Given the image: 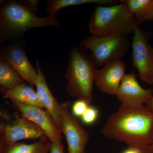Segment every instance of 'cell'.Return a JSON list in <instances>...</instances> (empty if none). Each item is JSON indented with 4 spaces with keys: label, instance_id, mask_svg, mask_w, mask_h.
I'll return each mask as SVG.
<instances>
[{
    "label": "cell",
    "instance_id": "cell-1",
    "mask_svg": "<svg viewBox=\"0 0 153 153\" xmlns=\"http://www.w3.org/2000/svg\"><path fill=\"white\" fill-rule=\"evenodd\" d=\"M153 113L143 106L131 108L121 104L107 119L100 130L105 137L125 143L128 148L146 153L152 143Z\"/></svg>",
    "mask_w": 153,
    "mask_h": 153
},
{
    "label": "cell",
    "instance_id": "cell-14",
    "mask_svg": "<svg viewBox=\"0 0 153 153\" xmlns=\"http://www.w3.org/2000/svg\"><path fill=\"white\" fill-rule=\"evenodd\" d=\"M52 142L46 135L31 144L17 142L0 147V153H49Z\"/></svg>",
    "mask_w": 153,
    "mask_h": 153
},
{
    "label": "cell",
    "instance_id": "cell-4",
    "mask_svg": "<svg viewBox=\"0 0 153 153\" xmlns=\"http://www.w3.org/2000/svg\"><path fill=\"white\" fill-rule=\"evenodd\" d=\"M138 23L125 3L98 6L89 20V32L97 36L125 35L134 33Z\"/></svg>",
    "mask_w": 153,
    "mask_h": 153
},
{
    "label": "cell",
    "instance_id": "cell-21",
    "mask_svg": "<svg viewBox=\"0 0 153 153\" xmlns=\"http://www.w3.org/2000/svg\"><path fill=\"white\" fill-rule=\"evenodd\" d=\"M21 3L27 7L35 13H37V9L39 1H19Z\"/></svg>",
    "mask_w": 153,
    "mask_h": 153
},
{
    "label": "cell",
    "instance_id": "cell-20",
    "mask_svg": "<svg viewBox=\"0 0 153 153\" xmlns=\"http://www.w3.org/2000/svg\"><path fill=\"white\" fill-rule=\"evenodd\" d=\"M98 116V111L94 107L90 105L84 114L81 117L83 123L87 125H91L96 121Z\"/></svg>",
    "mask_w": 153,
    "mask_h": 153
},
{
    "label": "cell",
    "instance_id": "cell-13",
    "mask_svg": "<svg viewBox=\"0 0 153 153\" xmlns=\"http://www.w3.org/2000/svg\"><path fill=\"white\" fill-rule=\"evenodd\" d=\"M38 76L35 81L37 93L44 108L49 113L56 125L60 130L61 105L52 95L46 81L45 74L41 71L38 59L36 61Z\"/></svg>",
    "mask_w": 153,
    "mask_h": 153
},
{
    "label": "cell",
    "instance_id": "cell-16",
    "mask_svg": "<svg viewBox=\"0 0 153 153\" xmlns=\"http://www.w3.org/2000/svg\"><path fill=\"white\" fill-rule=\"evenodd\" d=\"M25 80L13 68L0 57V91L4 94L22 83Z\"/></svg>",
    "mask_w": 153,
    "mask_h": 153
},
{
    "label": "cell",
    "instance_id": "cell-17",
    "mask_svg": "<svg viewBox=\"0 0 153 153\" xmlns=\"http://www.w3.org/2000/svg\"><path fill=\"white\" fill-rule=\"evenodd\" d=\"M138 23L153 20V0H123Z\"/></svg>",
    "mask_w": 153,
    "mask_h": 153
},
{
    "label": "cell",
    "instance_id": "cell-18",
    "mask_svg": "<svg viewBox=\"0 0 153 153\" xmlns=\"http://www.w3.org/2000/svg\"><path fill=\"white\" fill-rule=\"evenodd\" d=\"M117 0H49L46 10L49 15L55 14L61 9L69 6L96 4L100 6H110L118 4Z\"/></svg>",
    "mask_w": 153,
    "mask_h": 153
},
{
    "label": "cell",
    "instance_id": "cell-3",
    "mask_svg": "<svg viewBox=\"0 0 153 153\" xmlns=\"http://www.w3.org/2000/svg\"><path fill=\"white\" fill-rule=\"evenodd\" d=\"M96 68L93 56L87 49L81 47L71 48L65 75L68 94L91 104Z\"/></svg>",
    "mask_w": 153,
    "mask_h": 153
},
{
    "label": "cell",
    "instance_id": "cell-24",
    "mask_svg": "<svg viewBox=\"0 0 153 153\" xmlns=\"http://www.w3.org/2000/svg\"><path fill=\"white\" fill-rule=\"evenodd\" d=\"M151 140H152V143L148 147L146 153H153V129L152 131Z\"/></svg>",
    "mask_w": 153,
    "mask_h": 153
},
{
    "label": "cell",
    "instance_id": "cell-6",
    "mask_svg": "<svg viewBox=\"0 0 153 153\" xmlns=\"http://www.w3.org/2000/svg\"><path fill=\"white\" fill-rule=\"evenodd\" d=\"M70 100L60 104V131L65 136L68 145V153H85L89 135L82 123L71 114Z\"/></svg>",
    "mask_w": 153,
    "mask_h": 153
},
{
    "label": "cell",
    "instance_id": "cell-9",
    "mask_svg": "<svg viewBox=\"0 0 153 153\" xmlns=\"http://www.w3.org/2000/svg\"><path fill=\"white\" fill-rule=\"evenodd\" d=\"M0 57L8 63L29 85H35L38 72L28 59L23 43H17L2 47Z\"/></svg>",
    "mask_w": 153,
    "mask_h": 153
},
{
    "label": "cell",
    "instance_id": "cell-22",
    "mask_svg": "<svg viewBox=\"0 0 153 153\" xmlns=\"http://www.w3.org/2000/svg\"><path fill=\"white\" fill-rule=\"evenodd\" d=\"M50 153H64V148L62 142L52 143Z\"/></svg>",
    "mask_w": 153,
    "mask_h": 153
},
{
    "label": "cell",
    "instance_id": "cell-25",
    "mask_svg": "<svg viewBox=\"0 0 153 153\" xmlns=\"http://www.w3.org/2000/svg\"><path fill=\"white\" fill-rule=\"evenodd\" d=\"M123 153H140L137 151L131 149H128V148L124 152H123Z\"/></svg>",
    "mask_w": 153,
    "mask_h": 153
},
{
    "label": "cell",
    "instance_id": "cell-11",
    "mask_svg": "<svg viewBox=\"0 0 153 153\" xmlns=\"http://www.w3.org/2000/svg\"><path fill=\"white\" fill-rule=\"evenodd\" d=\"M153 94V89L142 87L137 80L136 75L132 72L125 75L115 96L121 104L140 108L147 104Z\"/></svg>",
    "mask_w": 153,
    "mask_h": 153
},
{
    "label": "cell",
    "instance_id": "cell-19",
    "mask_svg": "<svg viewBox=\"0 0 153 153\" xmlns=\"http://www.w3.org/2000/svg\"><path fill=\"white\" fill-rule=\"evenodd\" d=\"M90 105L86 101L78 99L71 105L72 114L75 117L81 118Z\"/></svg>",
    "mask_w": 153,
    "mask_h": 153
},
{
    "label": "cell",
    "instance_id": "cell-12",
    "mask_svg": "<svg viewBox=\"0 0 153 153\" xmlns=\"http://www.w3.org/2000/svg\"><path fill=\"white\" fill-rule=\"evenodd\" d=\"M126 65L122 59L113 61L97 69L94 83L102 93L116 96L126 74Z\"/></svg>",
    "mask_w": 153,
    "mask_h": 153
},
{
    "label": "cell",
    "instance_id": "cell-15",
    "mask_svg": "<svg viewBox=\"0 0 153 153\" xmlns=\"http://www.w3.org/2000/svg\"><path fill=\"white\" fill-rule=\"evenodd\" d=\"M3 97L25 104L36 105L45 109L39 99L37 91H35L32 86L25 82L7 91L3 94Z\"/></svg>",
    "mask_w": 153,
    "mask_h": 153
},
{
    "label": "cell",
    "instance_id": "cell-8",
    "mask_svg": "<svg viewBox=\"0 0 153 153\" xmlns=\"http://www.w3.org/2000/svg\"><path fill=\"white\" fill-rule=\"evenodd\" d=\"M0 147L4 146L25 139H39L45 132L31 121L18 117L10 123L1 125Z\"/></svg>",
    "mask_w": 153,
    "mask_h": 153
},
{
    "label": "cell",
    "instance_id": "cell-10",
    "mask_svg": "<svg viewBox=\"0 0 153 153\" xmlns=\"http://www.w3.org/2000/svg\"><path fill=\"white\" fill-rule=\"evenodd\" d=\"M13 106L21 113L23 117L39 126L53 143L61 142L62 132L56 125L51 116L44 108L11 100Z\"/></svg>",
    "mask_w": 153,
    "mask_h": 153
},
{
    "label": "cell",
    "instance_id": "cell-2",
    "mask_svg": "<svg viewBox=\"0 0 153 153\" xmlns=\"http://www.w3.org/2000/svg\"><path fill=\"white\" fill-rule=\"evenodd\" d=\"M55 26L60 27L55 15L40 18L19 1L2 2L0 9L1 40H9L22 35L31 28Z\"/></svg>",
    "mask_w": 153,
    "mask_h": 153
},
{
    "label": "cell",
    "instance_id": "cell-5",
    "mask_svg": "<svg viewBox=\"0 0 153 153\" xmlns=\"http://www.w3.org/2000/svg\"><path fill=\"white\" fill-rule=\"evenodd\" d=\"M79 45L90 50L97 68L122 59L131 47L128 36L125 35H92L82 40Z\"/></svg>",
    "mask_w": 153,
    "mask_h": 153
},
{
    "label": "cell",
    "instance_id": "cell-23",
    "mask_svg": "<svg viewBox=\"0 0 153 153\" xmlns=\"http://www.w3.org/2000/svg\"><path fill=\"white\" fill-rule=\"evenodd\" d=\"M145 106L149 110L153 113V94L150 100L148 102L147 104L145 105Z\"/></svg>",
    "mask_w": 153,
    "mask_h": 153
},
{
    "label": "cell",
    "instance_id": "cell-7",
    "mask_svg": "<svg viewBox=\"0 0 153 153\" xmlns=\"http://www.w3.org/2000/svg\"><path fill=\"white\" fill-rule=\"evenodd\" d=\"M133 34L131 47L133 65L141 81L153 85V47L139 26Z\"/></svg>",
    "mask_w": 153,
    "mask_h": 153
}]
</instances>
